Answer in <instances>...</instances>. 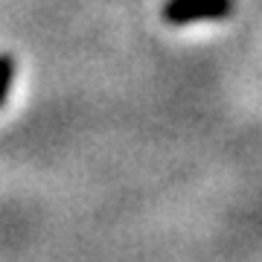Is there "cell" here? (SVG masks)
<instances>
[{
    "label": "cell",
    "mask_w": 262,
    "mask_h": 262,
    "mask_svg": "<svg viewBox=\"0 0 262 262\" xmlns=\"http://www.w3.org/2000/svg\"><path fill=\"white\" fill-rule=\"evenodd\" d=\"M236 0H163L160 18L169 27H189L204 20H227L233 18Z\"/></svg>",
    "instance_id": "6da1fadb"
},
{
    "label": "cell",
    "mask_w": 262,
    "mask_h": 262,
    "mask_svg": "<svg viewBox=\"0 0 262 262\" xmlns=\"http://www.w3.org/2000/svg\"><path fill=\"white\" fill-rule=\"evenodd\" d=\"M15 73H18V61L12 53H0V111L6 108L12 96V84H15Z\"/></svg>",
    "instance_id": "7a4b0ae2"
}]
</instances>
